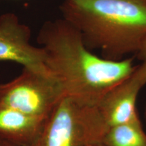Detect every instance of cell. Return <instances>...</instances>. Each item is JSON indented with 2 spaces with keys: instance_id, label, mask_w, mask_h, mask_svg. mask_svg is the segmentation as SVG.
<instances>
[{
  "instance_id": "7a4b0ae2",
  "label": "cell",
  "mask_w": 146,
  "mask_h": 146,
  "mask_svg": "<svg viewBox=\"0 0 146 146\" xmlns=\"http://www.w3.org/2000/svg\"><path fill=\"white\" fill-rule=\"evenodd\" d=\"M60 10L87 48L106 59L137 54L146 38V0H63Z\"/></svg>"
},
{
  "instance_id": "6da1fadb",
  "label": "cell",
  "mask_w": 146,
  "mask_h": 146,
  "mask_svg": "<svg viewBox=\"0 0 146 146\" xmlns=\"http://www.w3.org/2000/svg\"><path fill=\"white\" fill-rule=\"evenodd\" d=\"M36 41L45 53V64L64 97L98 106L114 87L132 75L133 58L111 60L89 50L81 33L64 19L45 22Z\"/></svg>"
},
{
  "instance_id": "30bf717a",
  "label": "cell",
  "mask_w": 146,
  "mask_h": 146,
  "mask_svg": "<svg viewBox=\"0 0 146 146\" xmlns=\"http://www.w3.org/2000/svg\"><path fill=\"white\" fill-rule=\"evenodd\" d=\"M0 146H16V145H12V144L8 143V142L2 141V140L0 139Z\"/></svg>"
},
{
  "instance_id": "ba28073f",
  "label": "cell",
  "mask_w": 146,
  "mask_h": 146,
  "mask_svg": "<svg viewBox=\"0 0 146 146\" xmlns=\"http://www.w3.org/2000/svg\"><path fill=\"white\" fill-rule=\"evenodd\" d=\"M101 146H146V133L141 122L113 126L105 133Z\"/></svg>"
},
{
  "instance_id": "277c9868",
  "label": "cell",
  "mask_w": 146,
  "mask_h": 146,
  "mask_svg": "<svg viewBox=\"0 0 146 146\" xmlns=\"http://www.w3.org/2000/svg\"><path fill=\"white\" fill-rule=\"evenodd\" d=\"M64 97L51 73L23 68L15 78L0 84V105L45 120Z\"/></svg>"
},
{
  "instance_id": "8fae6325",
  "label": "cell",
  "mask_w": 146,
  "mask_h": 146,
  "mask_svg": "<svg viewBox=\"0 0 146 146\" xmlns=\"http://www.w3.org/2000/svg\"><path fill=\"white\" fill-rule=\"evenodd\" d=\"M91 146H101L100 145H91Z\"/></svg>"
},
{
  "instance_id": "9c48e42d",
  "label": "cell",
  "mask_w": 146,
  "mask_h": 146,
  "mask_svg": "<svg viewBox=\"0 0 146 146\" xmlns=\"http://www.w3.org/2000/svg\"><path fill=\"white\" fill-rule=\"evenodd\" d=\"M136 54L137 55L141 63L136 66L133 74L144 86L146 85V38L143 40Z\"/></svg>"
},
{
  "instance_id": "3957f363",
  "label": "cell",
  "mask_w": 146,
  "mask_h": 146,
  "mask_svg": "<svg viewBox=\"0 0 146 146\" xmlns=\"http://www.w3.org/2000/svg\"><path fill=\"white\" fill-rule=\"evenodd\" d=\"M106 131L98 106L63 97L30 146L101 145Z\"/></svg>"
},
{
  "instance_id": "52a82bcc",
  "label": "cell",
  "mask_w": 146,
  "mask_h": 146,
  "mask_svg": "<svg viewBox=\"0 0 146 146\" xmlns=\"http://www.w3.org/2000/svg\"><path fill=\"white\" fill-rule=\"evenodd\" d=\"M45 120L0 105V139L16 146H30Z\"/></svg>"
},
{
  "instance_id": "7c38bea8",
  "label": "cell",
  "mask_w": 146,
  "mask_h": 146,
  "mask_svg": "<svg viewBox=\"0 0 146 146\" xmlns=\"http://www.w3.org/2000/svg\"><path fill=\"white\" fill-rule=\"evenodd\" d=\"M145 117H146V106H145Z\"/></svg>"
},
{
  "instance_id": "8992f818",
  "label": "cell",
  "mask_w": 146,
  "mask_h": 146,
  "mask_svg": "<svg viewBox=\"0 0 146 146\" xmlns=\"http://www.w3.org/2000/svg\"><path fill=\"white\" fill-rule=\"evenodd\" d=\"M143 87L133 73L129 78L110 91L97 106L107 130L113 126L141 122L137 102Z\"/></svg>"
},
{
  "instance_id": "5b68a950",
  "label": "cell",
  "mask_w": 146,
  "mask_h": 146,
  "mask_svg": "<svg viewBox=\"0 0 146 146\" xmlns=\"http://www.w3.org/2000/svg\"><path fill=\"white\" fill-rule=\"evenodd\" d=\"M31 29L15 14L0 16V61L14 62L37 72L50 73L45 64L43 47L31 44Z\"/></svg>"
}]
</instances>
